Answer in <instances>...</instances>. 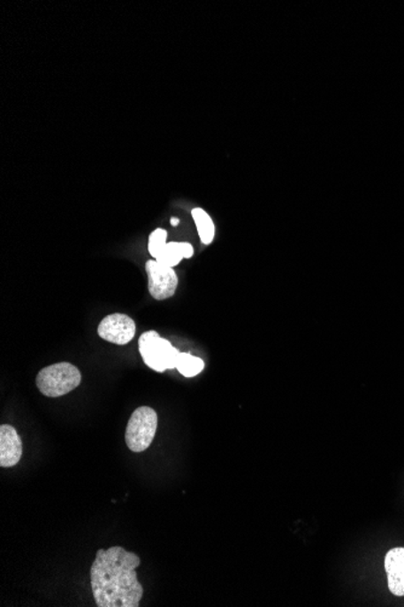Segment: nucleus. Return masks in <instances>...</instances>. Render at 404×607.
<instances>
[{
    "mask_svg": "<svg viewBox=\"0 0 404 607\" xmlns=\"http://www.w3.org/2000/svg\"><path fill=\"white\" fill-rule=\"evenodd\" d=\"M141 565L137 554L123 547L98 549L92 564L91 588L98 607H138L143 598V586L137 580Z\"/></svg>",
    "mask_w": 404,
    "mask_h": 607,
    "instance_id": "nucleus-1",
    "label": "nucleus"
},
{
    "mask_svg": "<svg viewBox=\"0 0 404 607\" xmlns=\"http://www.w3.org/2000/svg\"><path fill=\"white\" fill-rule=\"evenodd\" d=\"M35 383L42 395L48 398H60L78 388L81 373L71 363H57L39 371Z\"/></svg>",
    "mask_w": 404,
    "mask_h": 607,
    "instance_id": "nucleus-2",
    "label": "nucleus"
},
{
    "mask_svg": "<svg viewBox=\"0 0 404 607\" xmlns=\"http://www.w3.org/2000/svg\"><path fill=\"white\" fill-rule=\"evenodd\" d=\"M141 356L148 367L164 373L170 369H176L180 352L172 346L170 341L163 339L156 331H147L141 334L138 341Z\"/></svg>",
    "mask_w": 404,
    "mask_h": 607,
    "instance_id": "nucleus-3",
    "label": "nucleus"
},
{
    "mask_svg": "<svg viewBox=\"0 0 404 607\" xmlns=\"http://www.w3.org/2000/svg\"><path fill=\"white\" fill-rule=\"evenodd\" d=\"M157 413L156 410L142 406L134 410L127 423L125 442L133 452L146 451L156 438Z\"/></svg>",
    "mask_w": 404,
    "mask_h": 607,
    "instance_id": "nucleus-4",
    "label": "nucleus"
},
{
    "mask_svg": "<svg viewBox=\"0 0 404 607\" xmlns=\"http://www.w3.org/2000/svg\"><path fill=\"white\" fill-rule=\"evenodd\" d=\"M148 288L150 295L157 301L167 300L175 295L179 287V278L172 267L159 264L156 260L147 262Z\"/></svg>",
    "mask_w": 404,
    "mask_h": 607,
    "instance_id": "nucleus-5",
    "label": "nucleus"
},
{
    "mask_svg": "<svg viewBox=\"0 0 404 607\" xmlns=\"http://www.w3.org/2000/svg\"><path fill=\"white\" fill-rule=\"evenodd\" d=\"M97 331L101 339L125 346L133 340L136 334V324L126 314L114 313L101 321Z\"/></svg>",
    "mask_w": 404,
    "mask_h": 607,
    "instance_id": "nucleus-6",
    "label": "nucleus"
},
{
    "mask_svg": "<svg viewBox=\"0 0 404 607\" xmlns=\"http://www.w3.org/2000/svg\"><path fill=\"white\" fill-rule=\"evenodd\" d=\"M22 441L14 426H0V467H15L22 457Z\"/></svg>",
    "mask_w": 404,
    "mask_h": 607,
    "instance_id": "nucleus-7",
    "label": "nucleus"
},
{
    "mask_svg": "<svg viewBox=\"0 0 404 607\" xmlns=\"http://www.w3.org/2000/svg\"><path fill=\"white\" fill-rule=\"evenodd\" d=\"M385 571L390 592L404 596V547L393 548L385 557Z\"/></svg>",
    "mask_w": 404,
    "mask_h": 607,
    "instance_id": "nucleus-8",
    "label": "nucleus"
},
{
    "mask_svg": "<svg viewBox=\"0 0 404 607\" xmlns=\"http://www.w3.org/2000/svg\"><path fill=\"white\" fill-rule=\"evenodd\" d=\"M194 255L193 246L189 242H166V245L161 249L157 254L156 260L159 264L169 265V267H175L183 258H192Z\"/></svg>",
    "mask_w": 404,
    "mask_h": 607,
    "instance_id": "nucleus-9",
    "label": "nucleus"
},
{
    "mask_svg": "<svg viewBox=\"0 0 404 607\" xmlns=\"http://www.w3.org/2000/svg\"><path fill=\"white\" fill-rule=\"evenodd\" d=\"M194 221L198 228L199 237L205 245L211 244L215 239V225L209 213L202 208H195L192 211Z\"/></svg>",
    "mask_w": 404,
    "mask_h": 607,
    "instance_id": "nucleus-10",
    "label": "nucleus"
},
{
    "mask_svg": "<svg viewBox=\"0 0 404 607\" xmlns=\"http://www.w3.org/2000/svg\"><path fill=\"white\" fill-rule=\"evenodd\" d=\"M205 367V363L198 357H194L190 353H180L179 363H177L176 369L179 371L184 377H195Z\"/></svg>",
    "mask_w": 404,
    "mask_h": 607,
    "instance_id": "nucleus-11",
    "label": "nucleus"
},
{
    "mask_svg": "<svg viewBox=\"0 0 404 607\" xmlns=\"http://www.w3.org/2000/svg\"><path fill=\"white\" fill-rule=\"evenodd\" d=\"M166 239L167 232L163 228H157L156 231H154L152 234H150L149 246H148V249H149L150 255H152L154 258L159 254L161 249L166 245Z\"/></svg>",
    "mask_w": 404,
    "mask_h": 607,
    "instance_id": "nucleus-12",
    "label": "nucleus"
},
{
    "mask_svg": "<svg viewBox=\"0 0 404 607\" xmlns=\"http://www.w3.org/2000/svg\"><path fill=\"white\" fill-rule=\"evenodd\" d=\"M179 219H176V218L171 219V225L175 226V227H176V226H179Z\"/></svg>",
    "mask_w": 404,
    "mask_h": 607,
    "instance_id": "nucleus-13",
    "label": "nucleus"
}]
</instances>
